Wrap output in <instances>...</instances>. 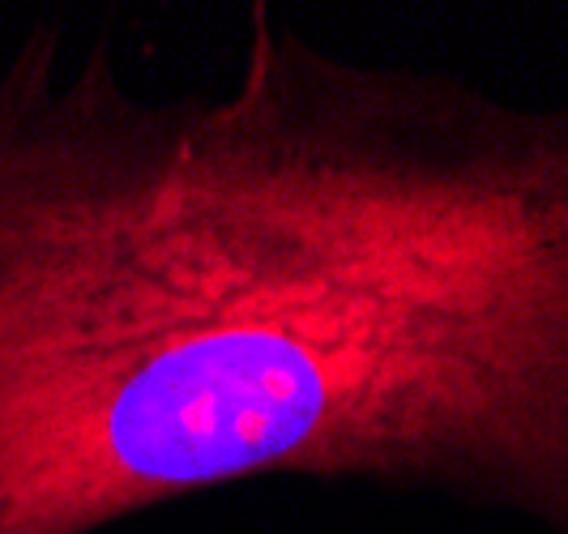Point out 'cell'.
Here are the masks:
<instances>
[]
</instances>
